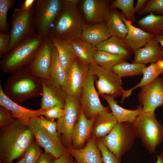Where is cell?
I'll return each instance as SVG.
<instances>
[{
	"instance_id": "37",
	"label": "cell",
	"mask_w": 163,
	"mask_h": 163,
	"mask_svg": "<svg viewBox=\"0 0 163 163\" xmlns=\"http://www.w3.org/2000/svg\"><path fill=\"white\" fill-rule=\"evenodd\" d=\"M35 119L54 138L61 141V136L57 131L56 122L48 120L42 115L36 117Z\"/></svg>"
},
{
	"instance_id": "9",
	"label": "cell",
	"mask_w": 163,
	"mask_h": 163,
	"mask_svg": "<svg viewBox=\"0 0 163 163\" xmlns=\"http://www.w3.org/2000/svg\"><path fill=\"white\" fill-rule=\"evenodd\" d=\"M63 109L65 111L64 116L56 122L61 142L67 149L72 146V130L78 119L81 111L79 99L67 95Z\"/></svg>"
},
{
	"instance_id": "51",
	"label": "cell",
	"mask_w": 163,
	"mask_h": 163,
	"mask_svg": "<svg viewBox=\"0 0 163 163\" xmlns=\"http://www.w3.org/2000/svg\"><path fill=\"white\" fill-rule=\"evenodd\" d=\"M161 75L162 78H163V73L161 74Z\"/></svg>"
},
{
	"instance_id": "39",
	"label": "cell",
	"mask_w": 163,
	"mask_h": 163,
	"mask_svg": "<svg viewBox=\"0 0 163 163\" xmlns=\"http://www.w3.org/2000/svg\"><path fill=\"white\" fill-rule=\"evenodd\" d=\"M42 150L34 141L26 151L24 158L26 163H36L42 153Z\"/></svg>"
},
{
	"instance_id": "1",
	"label": "cell",
	"mask_w": 163,
	"mask_h": 163,
	"mask_svg": "<svg viewBox=\"0 0 163 163\" xmlns=\"http://www.w3.org/2000/svg\"><path fill=\"white\" fill-rule=\"evenodd\" d=\"M35 138L27 125L18 119L0 128V157L2 163L13 161L25 153Z\"/></svg>"
},
{
	"instance_id": "32",
	"label": "cell",
	"mask_w": 163,
	"mask_h": 163,
	"mask_svg": "<svg viewBox=\"0 0 163 163\" xmlns=\"http://www.w3.org/2000/svg\"><path fill=\"white\" fill-rule=\"evenodd\" d=\"M95 63L103 68L112 70V68L128 58L124 56L112 54L103 50H97L93 57Z\"/></svg>"
},
{
	"instance_id": "25",
	"label": "cell",
	"mask_w": 163,
	"mask_h": 163,
	"mask_svg": "<svg viewBox=\"0 0 163 163\" xmlns=\"http://www.w3.org/2000/svg\"><path fill=\"white\" fill-rule=\"evenodd\" d=\"M97 50H103L117 55L124 56L129 59L133 52L124 40L112 36L96 46Z\"/></svg>"
},
{
	"instance_id": "34",
	"label": "cell",
	"mask_w": 163,
	"mask_h": 163,
	"mask_svg": "<svg viewBox=\"0 0 163 163\" xmlns=\"http://www.w3.org/2000/svg\"><path fill=\"white\" fill-rule=\"evenodd\" d=\"M49 74L50 78L62 86L66 78V72L60 64L58 52L54 46L52 50L51 62Z\"/></svg>"
},
{
	"instance_id": "41",
	"label": "cell",
	"mask_w": 163,
	"mask_h": 163,
	"mask_svg": "<svg viewBox=\"0 0 163 163\" xmlns=\"http://www.w3.org/2000/svg\"><path fill=\"white\" fill-rule=\"evenodd\" d=\"M65 113V111L58 106H55L43 110L41 115L44 116L48 120L53 121L55 119H59L62 117Z\"/></svg>"
},
{
	"instance_id": "46",
	"label": "cell",
	"mask_w": 163,
	"mask_h": 163,
	"mask_svg": "<svg viewBox=\"0 0 163 163\" xmlns=\"http://www.w3.org/2000/svg\"><path fill=\"white\" fill-rule=\"evenodd\" d=\"M35 0H25L21 5L20 8L23 11H27L33 6Z\"/></svg>"
},
{
	"instance_id": "10",
	"label": "cell",
	"mask_w": 163,
	"mask_h": 163,
	"mask_svg": "<svg viewBox=\"0 0 163 163\" xmlns=\"http://www.w3.org/2000/svg\"><path fill=\"white\" fill-rule=\"evenodd\" d=\"M88 75L97 77L96 87L100 94H105L114 99L123 96L125 90L121 78L112 70L104 69L96 64L89 65Z\"/></svg>"
},
{
	"instance_id": "29",
	"label": "cell",
	"mask_w": 163,
	"mask_h": 163,
	"mask_svg": "<svg viewBox=\"0 0 163 163\" xmlns=\"http://www.w3.org/2000/svg\"><path fill=\"white\" fill-rule=\"evenodd\" d=\"M137 25L139 28L155 37L163 34V14L150 13L138 20Z\"/></svg>"
},
{
	"instance_id": "2",
	"label": "cell",
	"mask_w": 163,
	"mask_h": 163,
	"mask_svg": "<svg viewBox=\"0 0 163 163\" xmlns=\"http://www.w3.org/2000/svg\"><path fill=\"white\" fill-rule=\"evenodd\" d=\"M63 6L51 25L46 36L67 41L81 38L86 24L79 12L78 0H62Z\"/></svg>"
},
{
	"instance_id": "17",
	"label": "cell",
	"mask_w": 163,
	"mask_h": 163,
	"mask_svg": "<svg viewBox=\"0 0 163 163\" xmlns=\"http://www.w3.org/2000/svg\"><path fill=\"white\" fill-rule=\"evenodd\" d=\"M106 0H84L82 9L87 21L91 24L105 23L110 11Z\"/></svg>"
},
{
	"instance_id": "30",
	"label": "cell",
	"mask_w": 163,
	"mask_h": 163,
	"mask_svg": "<svg viewBox=\"0 0 163 163\" xmlns=\"http://www.w3.org/2000/svg\"><path fill=\"white\" fill-rule=\"evenodd\" d=\"M50 39L53 46L57 49L60 64L66 72L68 67L76 57L73 50L68 41L57 38Z\"/></svg>"
},
{
	"instance_id": "4",
	"label": "cell",
	"mask_w": 163,
	"mask_h": 163,
	"mask_svg": "<svg viewBox=\"0 0 163 163\" xmlns=\"http://www.w3.org/2000/svg\"><path fill=\"white\" fill-rule=\"evenodd\" d=\"M45 37L36 33L17 44L1 59L0 65L2 72L11 73L28 65Z\"/></svg>"
},
{
	"instance_id": "36",
	"label": "cell",
	"mask_w": 163,
	"mask_h": 163,
	"mask_svg": "<svg viewBox=\"0 0 163 163\" xmlns=\"http://www.w3.org/2000/svg\"><path fill=\"white\" fill-rule=\"evenodd\" d=\"M16 1L14 0H0V32L4 33L8 31L9 23L7 21V12L12 8Z\"/></svg>"
},
{
	"instance_id": "27",
	"label": "cell",
	"mask_w": 163,
	"mask_h": 163,
	"mask_svg": "<svg viewBox=\"0 0 163 163\" xmlns=\"http://www.w3.org/2000/svg\"><path fill=\"white\" fill-rule=\"evenodd\" d=\"M163 73V59L154 63H152L150 66L144 68L143 70V77L140 82L133 88L125 91L122 97L121 103L126 97L131 94L133 91L138 87H141L147 85L158 77Z\"/></svg>"
},
{
	"instance_id": "40",
	"label": "cell",
	"mask_w": 163,
	"mask_h": 163,
	"mask_svg": "<svg viewBox=\"0 0 163 163\" xmlns=\"http://www.w3.org/2000/svg\"><path fill=\"white\" fill-rule=\"evenodd\" d=\"M96 143L101 153L104 163H120L115 155L104 145L100 138H96Z\"/></svg>"
},
{
	"instance_id": "47",
	"label": "cell",
	"mask_w": 163,
	"mask_h": 163,
	"mask_svg": "<svg viewBox=\"0 0 163 163\" xmlns=\"http://www.w3.org/2000/svg\"><path fill=\"white\" fill-rule=\"evenodd\" d=\"M148 0H138L134 7L135 13L139 12L148 2Z\"/></svg>"
},
{
	"instance_id": "20",
	"label": "cell",
	"mask_w": 163,
	"mask_h": 163,
	"mask_svg": "<svg viewBox=\"0 0 163 163\" xmlns=\"http://www.w3.org/2000/svg\"><path fill=\"white\" fill-rule=\"evenodd\" d=\"M95 117L88 119L81 110L78 119L75 125L72 132V148L81 149L86 145L92 135V128Z\"/></svg>"
},
{
	"instance_id": "22",
	"label": "cell",
	"mask_w": 163,
	"mask_h": 163,
	"mask_svg": "<svg viewBox=\"0 0 163 163\" xmlns=\"http://www.w3.org/2000/svg\"><path fill=\"white\" fill-rule=\"evenodd\" d=\"M121 17L127 30L125 40L133 51L144 46L154 37L141 28L133 26L127 20L123 14L120 13Z\"/></svg>"
},
{
	"instance_id": "35",
	"label": "cell",
	"mask_w": 163,
	"mask_h": 163,
	"mask_svg": "<svg viewBox=\"0 0 163 163\" xmlns=\"http://www.w3.org/2000/svg\"><path fill=\"white\" fill-rule=\"evenodd\" d=\"M133 0H116L110 5V8H117L122 11L126 19L131 23L136 20L135 17Z\"/></svg>"
},
{
	"instance_id": "49",
	"label": "cell",
	"mask_w": 163,
	"mask_h": 163,
	"mask_svg": "<svg viewBox=\"0 0 163 163\" xmlns=\"http://www.w3.org/2000/svg\"><path fill=\"white\" fill-rule=\"evenodd\" d=\"M155 163H163V152L157 156V160Z\"/></svg>"
},
{
	"instance_id": "24",
	"label": "cell",
	"mask_w": 163,
	"mask_h": 163,
	"mask_svg": "<svg viewBox=\"0 0 163 163\" xmlns=\"http://www.w3.org/2000/svg\"><path fill=\"white\" fill-rule=\"evenodd\" d=\"M111 36L105 23L86 24L81 38L96 46Z\"/></svg>"
},
{
	"instance_id": "50",
	"label": "cell",
	"mask_w": 163,
	"mask_h": 163,
	"mask_svg": "<svg viewBox=\"0 0 163 163\" xmlns=\"http://www.w3.org/2000/svg\"><path fill=\"white\" fill-rule=\"evenodd\" d=\"M16 163H26V162L24 158H23L19 160Z\"/></svg>"
},
{
	"instance_id": "12",
	"label": "cell",
	"mask_w": 163,
	"mask_h": 163,
	"mask_svg": "<svg viewBox=\"0 0 163 163\" xmlns=\"http://www.w3.org/2000/svg\"><path fill=\"white\" fill-rule=\"evenodd\" d=\"M89 65L76 57L67 68L62 85L66 95L79 99L86 78L88 75Z\"/></svg>"
},
{
	"instance_id": "13",
	"label": "cell",
	"mask_w": 163,
	"mask_h": 163,
	"mask_svg": "<svg viewBox=\"0 0 163 163\" xmlns=\"http://www.w3.org/2000/svg\"><path fill=\"white\" fill-rule=\"evenodd\" d=\"M138 97L142 107V113L155 112L163 107V78L159 77L141 87Z\"/></svg>"
},
{
	"instance_id": "52",
	"label": "cell",
	"mask_w": 163,
	"mask_h": 163,
	"mask_svg": "<svg viewBox=\"0 0 163 163\" xmlns=\"http://www.w3.org/2000/svg\"><path fill=\"white\" fill-rule=\"evenodd\" d=\"M0 163H2L1 161H0Z\"/></svg>"
},
{
	"instance_id": "28",
	"label": "cell",
	"mask_w": 163,
	"mask_h": 163,
	"mask_svg": "<svg viewBox=\"0 0 163 163\" xmlns=\"http://www.w3.org/2000/svg\"><path fill=\"white\" fill-rule=\"evenodd\" d=\"M68 41L76 58L88 65L95 64L93 57L97 50L96 46L81 38Z\"/></svg>"
},
{
	"instance_id": "16",
	"label": "cell",
	"mask_w": 163,
	"mask_h": 163,
	"mask_svg": "<svg viewBox=\"0 0 163 163\" xmlns=\"http://www.w3.org/2000/svg\"><path fill=\"white\" fill-rule=\"evenodd\" d=\"M42 91L40 110L55 106L63 108L67 95L62 86L52 78L40 79Z\"/></svg>"
},
{
	"instance_id": "11",
	"label": "cell",
	"mask_w": 163,
	"mask_h": 163,
	"mask_svg": "<svg viewBox=\"0 0 163 163\" xmlns=\"http://www.w3.org/2000/svg\"><path fill=\"white\" fill-rule=\"evenodd\" d=\"M95 81V76L88 75L79 99L81 110L88 119L101 113L110 112L109 107L104 106L100 102L94 85Z\"/></svg>"
},
{
	"instance_id": "18",
	"label": "cell",
	"mask_w": 163,
	"mask_h": 163,
	"mask_svg": "<svg viewBox=\"0 0 163 163\" xmlns=\"http://www.w3.org/2000/svg\"><path fill=\"white\" fill-rule=\"evenodd\" d=\"M67 150L77 163H104L101 153L97 144L96 137L92 135L84 148L78 149L71 147Z\"/></svg>"
},
{
	"instance_id": "8",
	"label": "cell",
	"mask_w": 163,
	"mask_h": 163,
	"mask_svg": "<svg viewBox=\"0 0 163 163\" xmlns=\"http://www.w3.org/2000/svg\"><path fill=\"white\" fill-rule=\"evenodd\" d=\"M62 0H36L33 5L35 32L46 37L51 25L61 10Z\"/></svg>"
},
{
	"instance_id": "21",
	"label": "cell",
	"mask_w": 163,
	"mask_h": 163,
	"mask_svg": "<svg viewBox=\"0 0 163 163\" xmlns=\"http://www.w3.org/2000/svg\"><path fill=\"white\" fill-rule=\"evenodd\" d=\"M134 57L132 63L145 65L155 63L163 59V50L155 37L142 48L133 51Z\"/></svg>"
},
{
	"instance_id": "19",
	"label": "cell",
	"mask_w": 163,
	"mask_h": 163,
	"mask_svg": "<svg viewBox=\"0 0 163 163\" xmlns=\"http://www.w3.org/2000/svg\"><path fill=\"white\" fill-rule=\"evenodd\" d=\"M0 105L8 109L14 118L27 125L36 117L41 115L43 110L29 109L13 101L5 94L0 83Z\"/></svg>"
},
{
	"instance_id": "6",
	"label": "cell",
	"mask_w": 163,
	"mask_h": 163,
	"mask_svg": "<svg viewBox=\"0 0 163 163\" xmlns=\"http://www.w3.org/2000/svg\"><path fill=\"white\" fill-rule=\"evenodd\" d=\"M133 123L137 137L150 153L155 152L163 140V125L157 120L155 112L142 113Z\"/></svg>"
},
{
	"instance_id": "43",
	"label": "cell",
	"mask_w": 163,
	"mask_h": 163,
	"mask_svg": "<svg viewBox=\"0 0 163 163\" xmlns=\"http://www.w3.org/2000/svg\"><path fill=\"white\" fill-rule=\"evenodd\" d=\"M10 33L8 31L0 32V58L1 59L7 53L10 42Z\"/></svg>"
},
{
	"instance_id": "7",
	"label": "cell",
	"mask_w": 163,
	"mask_h": 163,
	"mask_svg": "<svg viewBox=\"0 0 163 163\" xmlns=\"http://www.w3.org/2000/svg\"><path fill=\"white\" fill-rule=\"evenodd\" d=\"M33 16V5L27 11L20 8L14 9L9 23L12 27L9 32L10 42L7 53L20 42L36 33Z\"/></svg>"
},
{
	"instance_id": "48",
	"label": "cell",
	"mask_w": 163,
	"mask_h": 163,
	"mask_svg": "<svg viewBox=\"0 0 163 163\" xmlns=\"http://www.w3.org/2000/svg\"><path fill=\"white\" fill-rule=\"evenodd\" d=\"M155 37L156 41L161 45L163 50V34L158 36Z\"/></svg>"
},
{
	"instance_id": "15",
	"label": "cell",
	"mask_w": 163,
	"mask_h": 163,
	"mask_svg": "<svg viewBox=\"0 0 163 163\" xmlns=\"http://www.w3.org/2000/svg\"><path fill=\"white\" fill-rule=\"evenodd\" d=\"M33 133L36 141L45 152L55 158L68 153L67 149L61 141L54 138L35 120V118L27 124Z\"/></svg>"
},
{
	"instance_id": "14",
	"label": "cell",
	"mask_w": 163,
	"mask_h": 163,
	"mask_svg": "<svg viewBox=\"0 0 163 163\" xmlns=\"http://www.w3.org/2000/svg\"><path fill=\"white\" fill-rule=\"evenodd\" d=\"M54 46L47 36L44 39L31 62L26 66L29 72L40 79L50 78L49 71Z\"/></svg>"
},
{
	"instance_id": "5",
	"label": "cell",
	"mask_w": 163,
	"mask_h": 163,
	"mask_svg": "<svg viewBox=\"0 0 163 163\" xmlns=\"http://www.w3.org/2000/svg\"><path fill=\"white\" fill-rule=\"evenodd\" d=\"M136 138L134 123L124 122L117 123L108 134L100 139L121 163L122 156L132 148Z\"/></svg>"
},
{
	"instance_id": "23",
	"label": "cell",
	"mask_w": 163,
	"mask_h": 163,
	"mask_svg": "<svg viewBox=\"0 0 163 163\" xmlns=\"http://www.w3.org/2000/svg\"><path fill=\"white\" fill-rule=\"evenodd\" d=\"M108 103L111 113L116 119L117 123L127 122H134L136 118L142 113L143 108L140 105L135 110H129L118 105L112 96L105 94H100Z\"/></svg>"
},
{
	"instance_id": "44",
	"label": "cell",
	"mask_w": 163,
	"mask_h": 163,
	"mask_svg": "<svg viewBox=\"0 0 163 163\" xmlns=\"http://www.w3.org/2000/svg\"><path fill=\"white\" fill-rule=\"evenodd\" d=\"M55 158L45 152L42 153L36 163H54Z\"/></svg>"
},
{
	"instance_id": "3",
	"label": "cell",
	"mask_w": 163,
	"mask_h": 163,
	"mask_svg": "<svg viewBox=\"0 0 163 163\" xmlns=\"http://www.w3.org/2000/svg\"><path fill=\"white\" fill-rule=\"evenodd\" d=\"M3 89L5 95L18 104L41 94V79L31 74L26 66L11 73Z\"/></svg>"
},
{
	"instance_id": "31",
	"label": "cell",
	"mask_w": 163,
	"mask_h": 163,
	"mask_svg": "<svg viewBox=\"0 0 163 163\" xmlns=\"http://www.w3.org/2000/svg\"><path fill=\"white\" fill-rule=\"evenodd\" d=\"M105 23L111 36H116L125 40L127 30L121 19L120 13L115 10L110 11Z\"/></svg>"
},
{
	"instance_id": "38",
	"label": "cell",
	"mask_w": 163,
	"mask_h": 163,
	"mask_svg": "<svg viewBox=\"0 0 163 163\" xmlns=\"http://www.w3.org/2000/svg\"><path fill=\"white\" fill-rule=\"evenodd\" d=\"M152 13L158 15L163 14V0H150L139 12V15Z\"/></svg>"
},
{
	"instance_id": "45",
	"label": "cell",
	"mask_w": 163,
	"mask_h": 163,
	"mask_svg": "<svg viewBox=\"0 0 163 163\" xmlns=\"http://www.w3.org/2000/svg\"><path fill=\"white\" fill-rule=\"evenodd\" d=\"M54 163H77L73 159V157L69 153L55 158Z\"/></svg>"
},
{
	"instance_id": "26",
	"label": "cell",
	"mask_w": 163,
	"mask_h": 163,
	"mask_svg": "<svg viewBox=\"0 0 163 163\" xmlns=\"http://www.w3.org/2000/svg\"><path fill=\"white\" fill-rule=\"evenodd\" d=\"M117 123L116 119L111 113H101L95 117L92 135L96 138H102L108 134Z\"/></svg>"
},
{
	"instance_id": "42",
	"label": "cell",
	"mask_w": 163,
	"mask_h": 163,
	"mask_svg": "<svg viewBox=\"0 0 163 163\" xmlns=\"http://www.w3.org/2000/svg\"><path fill=\"white\" fill-rule=\"evenodd\" d=\"M15 119L13 117L10 112L6 108L1 106L0 107V127L9 125Z\"/></svg>"
},
{
	"instance_id": "33",
	"label": "cell",
	"mask_w": 163,
	"mask_h": 163,
	"mask_svg": "<svg viewBox=\"0 0 163 163\" xmlns=\"http://www.w3.org/2000/svg\"><path fill=\"white\" fill-rule=\"evenodd\" d=\"M145 65L136 63H129L125 61L115 65L112 71L121 78L125 77L139 76L143 75Z\"/></svg>"
}]
</instances>
